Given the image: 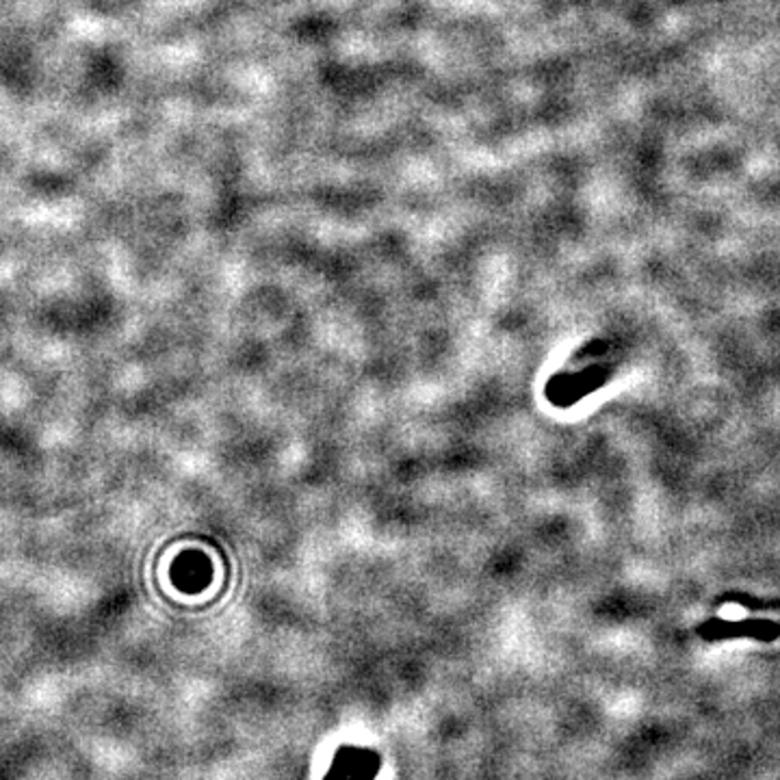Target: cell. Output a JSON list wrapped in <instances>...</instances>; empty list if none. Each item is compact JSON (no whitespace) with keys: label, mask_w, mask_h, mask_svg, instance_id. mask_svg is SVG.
Returning a JSON list of instances; mask_svg holds the SVG:
<instances>
[{"label":"cell","mask_w":780,"mask_h":780,"mask_svg":"<svg viewBox=\"0 0 780 780\" xmlns=\"http://www.w3.org/2000/svg\"><path fill=\"white\" fill-rule=\"evenodd\" d=\"M339 770H337V780H369L366 772V761L362 755L349 753L346 755V761H339Z\"/></svg>","instance_id":"cell-1"}]
</instances>
